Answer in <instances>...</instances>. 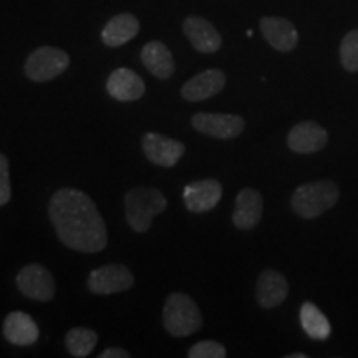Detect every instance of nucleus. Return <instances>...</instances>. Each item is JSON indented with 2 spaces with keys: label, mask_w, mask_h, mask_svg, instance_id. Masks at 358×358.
Segmentation results:
<instances>
[{
  "label": "nucleus",
  "mask_w": 358,
  "mask_h": 358,
  "mask_svg": "<svg viewBox=\"0 0 358 358\" xmlns=\"http://www.w3.org/2000/svg\"><path fill=\"white\" fill-rule=\"evenodd\" d=\"M48 216L58 239L78 252H101L108 243V232L95 203L83 191L62 187L48 203Z\"/></svg>",
  "instance_id": "1"
},
{
  "label": "nucleus",
  "mask_w": 358,
  "mask_h": 358,
  "mask_svg": "<svg viewBox=\"0 0 358 358\" xmlns=\"http://www.w3.org/2000/svg\"><path fill=\"white\" fill-rule=\"evenodd\" d=\"M340 198L338 186L334 181H312L299 186L294 191L290 206L302 219H315L332 209Z\"/></svg>",
  "instance_id": "2"
},
{
  "label": "nucleus",
  "mask_w": 358,
  "mask_h": 358,
  "mask_svg": "<svg viewBox=\"0 0 358 358\" xmlns=\"http://www.w3.org/2000/svg\"><path fill=\"white\" fill-rule=\"evenodd\" d=\"M128 226L134 232H146L153 224V219L166 209L168 201L156 187H133L124 196Z\"/></svg>",
  "instance_id": "3"
},
{
  "label": "nucleus",
  "mask_w": 358,
  "mask_h": 358,
  "mask_svg": "<svg viewBox=\"0 0 358 358\" xmlns=\"http://www.w3.org/2000/svg\"><path fill=\"white\" fill-rule=\"evenodd\" d=\"M163 324L173 337H187L201 329L203 315L189 295L176 292L169 295L164 302Z\"/></svg>",
  "instance_id": "4"
},
{
  "label": "nucleus",
  "mask_w": 358,
  "mask_h": 358,
  "mask_svg": "<svg viewBox=\"0 0 358 358\" xmlns=\"http://www.w3.org/2000/svg\"><path fill=\"white\" fill-rule=\"evenodd\" d=\"M70 66L69 53L57 47H38L27 57L24 71L25 77L35 83L57 78Z\"/></svg>",
  "instance_id": "5"
},
{
  "label": "nucleus",
  "mask_w": 358,
  "mask_h": 358,
  "mask_svg": "<svg viewBox=\"0 0 358 358\" xmlns=\"http://www.w3.org/2000/svg\"><path fill=\"white\" fill-rule=\"evenodd\" d=\"M17 287L25 297L38 302H50L55 297V280L47 267L29 264L17 274Z\"/></svg>",
  "instance_id": "6"
},
{
  "label": "nucleus",
  "mask_w": 358,
  "mask_h": 358,
  "mask_svg": "<svg viewBox=\"0 0 358 358\" xmlns=\"http://www.w3.org/2000/svg\"><path fill=\"white\" fill-rule=\"evenodd\" d=\"M134 277L123 264H108L92 271L88 277V290L95 295L118 294L131 289Z\"/></svg>",
  "instance_id": "7"
},
{
  "label": "nucleus",
  "mask_w": 358,
  "mask_h": 358,
  "mask_svg": "<svg viewBox=\"0 0 358 358\" xmlns=\"http://www.w3.org/2000/svg\"><path fill=\"white\" fill-rule=\"evenodd\" d=\"M196 131L216 140H234L244 131V118L229 113H196L191 118Z\"/></svg>",
  "instance_id": "8"
},
{
  "label": "nucleus",
  "mask_w": 358,
  "mask_h": 358,
  "mask_svg": "<svg viewBox=\"0 0 358 358\" xmlns=\"http://www.w3.org/2000/svg\"><path fill=\"white\" fill-rule=\"evenodd\" d=\"M141 148L148 161L163 168L176 166V163L182 158L186 151L181 141L173 140V138H168L159 133H146L141 138Z\"/></svg>",
  "instance_id": "9"
},
{
  "label": "nucleus",
  "mask_w": 358,
  "mask_h": 358,
  "mask_svg": "<svg viewBox=\"0 0 358 358\" xmlns=\"http://www.w3.org/2000/svg\"><path fill=\"white\" fill-rule=\"evenodd\" d=\"M222 198V186L216 179H201L185 187L182 199L191 213L201 214L216 208Z\"/></svg>",
  "instance_id": "10"
},
{
  "label": "nucleus",
  "mask_w": 358,
  "mask_h": 358,
  "mask_svg": "<svg viewBox=\"0 0 358 358\" xmlns=\"http://www.w3.org/2000/svg\"><path fill=\"white\" fill-rule=\"evenodd\" d=\"M327 141H329V133L315 122L297 123L287 136V146L299 155L317 153L324 150Z\"/></svg>",
  "instance_id": "11"
},
{
  "label": "nucleus",
  "mask_w": 358,
  "mask_h": 358,
  "mask_svg": "<svg viewBox=\"0 0 358 358\" xmlns=\"http://www.w3.org/2000/svg\"><path fill=\"white\" fill-rule=\"evenodd\" d=\"M262 37L277 52H292L299 43V32L295 25L282 17H262L259 22Z\"/></svg>",
  "instance_id": "12"
},
{
  "label": "nucleus",
  "mask_w": 358,
  "mask_h": 358,
  "mask_svg": "<svg viewBox=\"0 0 358 358\" xmlns=\"http://www.w3.org/2000/svg\"><path fill=\"white\" fill-rule=\"evenodd\" d=\"M264 201L261 192L252 187H244L236 198V208L232 213V224L241 231H250L261 222Z\"/></svg>",
  "instance_id": "13"
},
{
  "label": "nucleus",
  "mask_w": 358,
  "mask_h": 358,
  "mask_svg": "<svg viewBox=\"0 0 358 358\" xmlns=\"http://www.w3.org/2000/svg\"><path fill=\"white\" fill-rule=\"evenodd\" d=\"M226 87V75L219 69H209L201 71L187 80L181 88V96L187 101H203L216 96Z\"/></svg>",
  "instance_id": "14"
},
{
  "label": "nucleus",
  "mask_w": 358,
  "mask_h": 358,
  "mask_svg": "<svg viewBox=\"0 0 358 358\" xmlns=\"http://www.w3.org/2000/svg\"><path fill=\"white\" fill-rule=\"evenodd\" d=\"M182 32L189 43L201 53H214L221 48L222 38L219 30L203 17L191 15L182 22Z\"/></svg>",
  "instance_id": "15"
},
{
  "label": "nucleus",
  "mask_w": 358,
  "mask_h": 358,
  "mask_svg": "<svg viewBox=\"0 0 358 358\" xmlns=\"http://www.w3.org/2000/svg\"><path fill=\"white\" fill-rule=\"evenodd\" d=\"M289 295V282L274 268L264 271L257 279L256 299L262 308H275L285 302Z\"/></svg>",
  "instance_id": "16"
},
{
  "label": "nucleus",
  "mask_w": 358,
  "mask_h": 358,
  "mask_svg": "<svg viewBox=\"0 0 358 358\" xmlns=\"http://www.w3.org/2000/svg\"><path fill=\"white\" fill-rule=\"evenodd\" d=\"M3 337L8 343L17 347H30L40 337L38 325L29 313L10 312L3 320Z\"/></svg>",
  "instance_id": "17"
},
{
  "label": "nucleus",
  "mask_w": 358,
  "mask_h": 358,
  "mask_svg": "<svg viewBox=\"0 0 358 358\" xmlns=\"http://www.w3.org/2000/svg\"><path fill=\"white\" fill-rule=\"evenodd\" d=\"M108 95L118 101H134L145 95V82L136 71L129 69H118L106 80Z\"/></svg>",
  "instance_id": "18"
},
{
  "label": "nucleus",
  "mask_w": 358,
  "mask_h": 358,
  "mask_svg": "<svg viewBox=\"0 0 358 358\" xmlns=\"http://www.w3.org/2000/svg\"><path fill=\"white\" fill-rule=\"evenodd\" d=\"M138 32H140V20L133 13H118L103 27L101 42L111 48L122 47L136 37Z\"/></svg>",
  "instance_id": "19"
},
{
  "label": "nucleus",
  "mask_w": 358,
  "mask_h": 358,
  "mask_svg": "<svg viewBox=\"0 0 358 358\" xmlns=\"http://www.w3.org/2000/svg\"><path fill=\"white\" fill-rule=\"evenodd\" d=\"M141 62L146 66V70L159 80L169 78L176 70V64H174V58L169 48L163 42H158V40L148 42L143 47Z\"/></svg>",
  "instance_id": "20"
},
{
  "label": "nucleus",
  "mask_w": 358,
  "mask_h": 358,
  "mask_svg": "<svg viewBox=\"0 0 358 358\" xmlns=\"http://www.w3.org/2000/svg\"><path fill=\"white\" fill-rule=\"evenodd\" d=\"M301 324L303 332L312 340H327L332 334V325L322 310L312 302H306L301 307Z\"/></svg>",
  "instance_id": "21"
},
{
  "label": "nucleus",
  "mask_w": 358,
  "mask_h": 358,
  "mask_svg": "<svg viewBox=\"0 0 358 358\" xmlns=\"http://www.w3.org/2000/svg\"><path fill=\"white\" fill-rule=\"evenodd\" d=\"M98 343V334L95 330L85 329V327H77L71 329L65 337V345L71 355L77 358L88 357L93 352V348Z\"/></svg>",
  "instance_id": "22"
},
{
  "label": "nucleus",
  "mask_w": 358,
  "mask_h": 358,
  "mask_svg": "<svg viewBox=\"0 0 358 358\" xmlns=\"http://www.w3.org/2000/svg\"><path fill=\"white\" fill-rule=\"evenodd\" d=\"M340 64L350 73L358 71V29L350 30L340 43Z\"/></svg>",
  "instance_id": "23"
},
{
  "label": "nucleus",
  "mask_w": 358,
  "mask_h": 358,
  "mask_svg": "<svg viewBox=\"0 0 358 358\" xmlns=\"http://www.w3.org/2000/svg\"><path fill=\"white\" fill-rule=\"evenodd\" d=\"M227 355L226 347L221 343L214 342V340H203L192 345L187 352L189 358H224Z\"/></svg>",
  "instance_id": "24"
},
{
  "label": "nucleus",
  "mask_w": 358,
  "mask_h": 358,
  "mask_svg": "<svg viewBox=\"0 0 358 358\" xmlns=\"http://www.w3.org/2000/svg\"><path fill=\"white\" fill-rule=\"evenodd\" d=\"M12 198L10 171H8V159L6 155L0 153V206L8 204Z\"/></svg>",
  "instance_id": "25"
},
{
  "label": "nucleus",
  "mask_w": 358,
  "mask_h": 358,
  "mask_svg": "<svg viewBox=\"0 0 358 358\" xmlns=\"http://www.w3.org/2000/svg\"><path fill=\"white\" fill-rule=\"evenodd\" d=\"M100 358H129V352L123 348H106L100 353Z\"/></svg>",
  "instance_id": "26"
},
{
  "label": "nucleus",
  "mask_w": 358,
  "mask_h": 358,
  "mask_svg": "<svg viewBox=\"0 0 358 358\" xmlns=\"http://www.w3.org/2000/svg\"><path fill=\"white\" fill-rule=\"evenodd\" d=\"M287 358H307L306 353H290Z\"/></svg>",
  "instance_id": "27"
}]
</instances>
